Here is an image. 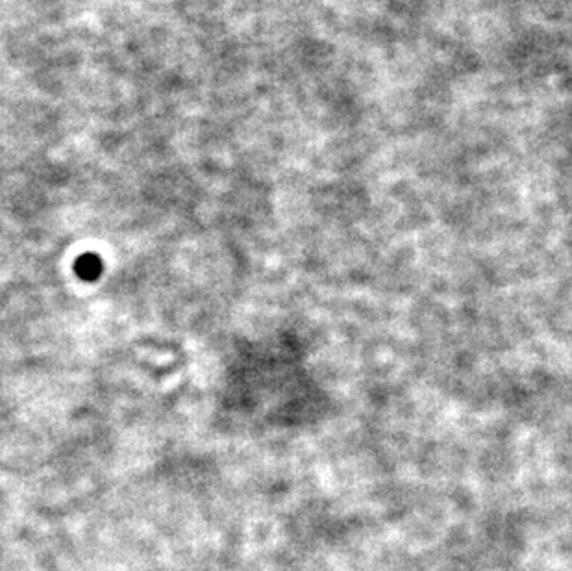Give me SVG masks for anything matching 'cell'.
Masks as SVG:
<instances>
[{"mask_svg":"<svg viewBox=\"0 0 572 571\" xmlns=\"http://www.w3.org/2000/svg\"><path fill=\"white\" fill-rule=\"evenodd\" d=\"M78 273L84 276V279H95V276H98V273H100V269H102V264L98 262L97 256H82L80 258V262H78L77 265Z\"/></svg>","mask_w":572,"mask_h":571,"instance_id":"cell-1","label":"cell"}]
</instances>
